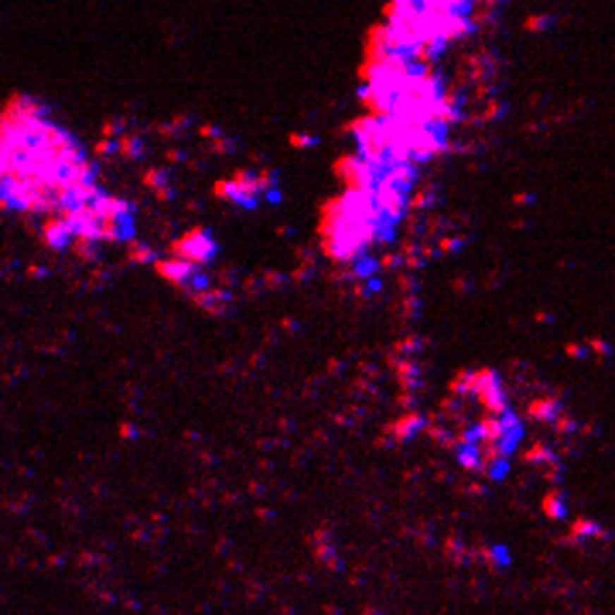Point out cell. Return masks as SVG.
<instances>
[{
  "mask_svg": "<svg viewBox=\"0 0 615 615\" xmlns=\"http://www.w3.org/2000/svg\"><path fill=\"white\" fill-rule=\"evenodd\" d=\"M400 216L386 212L373 192L366 188H346L329 205L325 216V250L331 260L349 264L352 257L370 253L373 246H390L400 233Z\"/></svg>",
  "mask_w": 615,
  "mask_h": 615,
  "instance_id": "obj_1",
  "label": "cell"
},
{
  "mask_svg": "<svg viewBox=\"0 0 615 615\" xmlns=\"http://www.w3.org/2000/svg\"><path fill=\"white\" fill-rule=\"evenodd\" d=\"M178 257H185V260H192L198 267H212L216 257H219V243H216V236L209 229H195L192 236H185L178 243Z\"/></svg>",
  "mask_w": 615,
  "mask_h": 615,
  "instance_id": "obj_2",
  "label": "cell"
},
{
  "mask_svg": "<svg viewBox=\"0 0 615 615\" xmlns=\"http://www.w3.org/2000/svg\"><path fill=\"white\" fill-rule=\"evenodd\" d=\"M44 243H48L55 253H68V250L75 246V233H72V226H68L66 216H51V219L44 222Z\"/></svg>",
  "mask_w": 615,
  "mask_h": 615,
  "instance_id": "obj_3",
  "label": "cell"
},
{
  "mask_svg": "<svg viewBox=\"0 0 615 615\" xmlns=\"http://www.w3.org/2000/svg\"><path fill=\"white\" fill-rule=\"evenodd\" d=\"M533 414H537V418L554 420L557 414H561V403H554V400H550V403H537V407H533Z\"/></svg>",
  "mask_w": 615,
  "mask_h": 615,
  "instance_id": "obj_4",
  "label": "cell"
},
{
  "mask_svg": "<svg viewBox=\"0 0 615 615\" xmlns=\"http://www.w3.org/2000/svg\"><path fill=\"white\" fill-rule=\"evenodd\" d=\"M547 513L554 516V520L568 516V509H564V496H550V499H547Z\"/></svg>",
  "mask_w": 615,
  "mask_h": 615,
  "instance_id": "obj_5",
  "label": "cell"
},
{
  "mask_svg": "<svg viewBox=\"0 0 615 615\" xmlns=\"http://www.w3.org/2000/svg\"><path fill=\"white\" fill-rule=\"evenodd\" d=\"M123 147H127V154H130V157H140V154H144V140H127Z\"/></svg>",
  "mask_w": 615,
  "mask_h": 615,
  "instance_id": "obj_6",
  "label": "cell"
}]
</instances>
